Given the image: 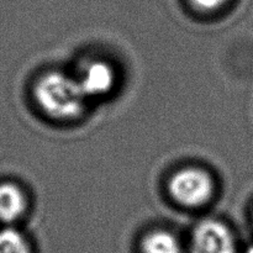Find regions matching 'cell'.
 I'll return each instance as SVG.
<instances>
[{"label":"cell","instance_id":"obj_1","mask_svg":"<svg viewBox=\"0 0 253 253\" xmlns=\"http://www.w3.org/2000/svg\"><path fill=\"white\" fill-rule=\"evenodd\" d=\"M35 96L47 115L59 120H72L81 115L86 99L78 79L58 72L44 74L37 82Z\"/></svg>","mask_w":253,"mask_h":253},{"label":"cell","instance_id":"obj_2","mask_svg":"<svg viewBox=\"0 0 253 253\" xmlns=\"http://www.w3.org/2000/svg\"><path fill=\"white\" fill-rule=\"evenodd\" d=\"M169 192L179 204L195 208L209 202L214 193V182L205 170L184 168L172 177Z\"/></svg>","mask_w":253,"mask_h":253},{"label":"cell","instance_id":"obj_3","mask_svg":"<svg viewBox=\"0 0 253 253\" xmlns=\"http://www.w3.org/2000/svg\"><path fill=\"white\" fill-rule=\"evenodd\" d=\"M236 244L229 227L215 220L203 221L195 227L192 253H235Z\"/></svg>","mask_w":253,"mask_h":253},{"label":"cell","instance_id":"obj_4","mask_svg":"<svg viewBox=\"0 0 253 253\" xmlns=\"http://www.w3.org/2000/svg\"><path fill=\"white\" fill-rule=\"evenodd\" d=\"M86 96H98L111 90L115 84V72L105 62H91L78 79Z\"/></svg>","mask_w":253,"mask_h":253},{"label":"cell","instance_id":"obj_5","mask_svg":"<svg viewBox=\"0 0 253 253\" xmlns=\"http://www.w3.org/2000/svg\"><path fill=\"white\" fill-rule=\"evenodd\" d=\"M26 210V198L17 185L0 184V221L5 224L16 221Z\"/></svg>","mask_w":253,"mask_h":253},{"label":"cell","instance_id":"obj_6","mask_svg":"<svg viewBox=\"0 0 253 253\" xmlns=\"http://www.w3.org/2000/svg\"><path fill=\"white\" fill-rule=\"evenodd\" d=\"M143 253H182L178 240L170 232L153 231L142 242Z\"/></svg>","mask_w":253,"mask_h":253},{"label":"cell","instance_id":"obj_7","mask_svg":"<svg viewBox=\"0 0 253 253\" xmlns=\"http://www.w3.org/2000/svg\"><path fill=\"white\" fill-rule=\"evenodd\" d=\"M0 253H31L24 235L11 227L0 230Z\"/></svg>","mask_w":253,"mask_h":253},{"label":"cell","instance_id":"obj_8","mask_svg":"<svg viewBox=\"0 0 253 253\" xmlns=\"http://www.w3.org/2000/svg\"><path fill=\"white\" fill-rule=\"evenodd\" d=\"M226 1L227 0H192L193 4L203 11H212L219 9Z\"/></svg>","mask_w":253,"mask_h":253},{"label":"cell","instance_id":"obj_9","mask_svg":"<svg viewBox=\"0 0 253 253\" xmlns=\"http://www.w3.org/2000/svg\"><path fill=\"white\" fill-rule=\"evenodd\" d=\"M246 253H253V246L251 247V249H249V251H247Z\"/></svg>","mask_w":253,"mask_h":253}]
</instances>
